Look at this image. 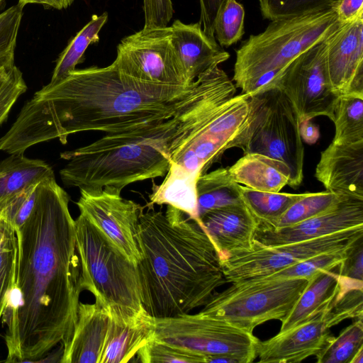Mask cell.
<instances>
[{
  "mask_svg": "<svg viewBox=\"0 0 363 363\" xmlns=\"http://www.w3.org/2000/svg\"><path fill=\"white\" fill-rule=\"evenodd\" d=\"M227 74L219 66L188 86L141 82L113 63L75 69L43 86L0 138V150L23 154L33 145L84 131L116 133L169 118L213 90Z\"/></svg>",
  "mask_w": 363,
  "mask_h": 363,
  "instance_id": "1",
  "label": "cell"
},
{
  "mask_svg": "<svg viewBox=\"0 0 363 363\" xmlns=\"http://www.w3.org/2000/svg\"><path fill=\"white\" fill-rule=\"evenodd\" d=\"M69 201L55 178L42 182L30 216L15 230L21 305L6 362H42L72 335L82 290Z\"/></svg>",
  "mask_w": 363,
  "mask_h": 363,
  "instance_id": "2",
  "label": "cell"
},
{
  "mask_svg": "<svg viewBox=\"0 0 363 363\" xmlns=\"http://www.w3.org/2000/svg\"><path fill=\"white\" fill-rule=\"evenodd\" d=\"M227 74L208 94L173 116L136 128L106 134L60 153V170L68 187L93 192L164 177L175 156L236 94Z\"/></svg>",
  "mask_w": 363,
  "mask_h": 363,
  "instance_id": "3",
  "label": "cell"
},
{
  "mask_svg": "<svg viewBox=\"0 0 363 363\" xmlns=\"http://www.w3.org/2000/svg\"><path fill=\"white\" fill-rule=\"evenodd\" d=\"M179 209L141 211L136 267L142 304L154 318L203 306L227 283L219 254L201 225Z\"/></svg>",
  "mask_w": 363,
  "mask_h": 363,
  "instance_id": "4",
  "label": "cell"
},
{
  "mask_svg": "<svg viewBox=\"0 0 363 363\" xmlns=\"http://www.w3.org/2000/svg\"><path fill=\"white\" fill-rule=\"evenodd\" d=\"M340 23L334 9L272 21L237 50L236 88L250 96L272 85L295 58L324 40Z\"/></svg>",
  "mask_w": 363,
  "mask_h": 363,
  "instance_id": "5",
  "label": "cell"
},
{
  "mask_svg": "<svg viewBox=\"0 0 363 363\" xmlns=\"http://www.w3.org/2000/svg\"><path fill=\"white\" fill-rule=\"evenodd\" d=\"M300 126L298 115L288 98L276 86H267L249 96L247 116L230 148L283 162L290 172L288 185L295 189L303 179Z\"/></svg>",
  "mask_w": 363,
  "mask_h": 363,
  "instance_id": "6",
  "label": "cell"
},
{
  "mask_svg": "<svg viewBox=\"0 0 363 363\" xmlns=\"http://www.w3.org/2000/svg\"><path fill=\"white\" fill-rule=\"evenodd\" d=\"M80 286L95 301L125 315L139 313L141 289L136 266L84 216L75 220Z\"/></svg>",
  "mask_w": 363,
  "mask_h": 363,
  "instance_id": "7",
  "label": "cell"
},
{
  "mask_svg": "<svg viewBox=\"0 0 363 363\" xmlns=\"http://www.w3.org/2000/svg\"><path fill=\"white\" fill-rule=\"evenodd\" d=\"M303 278L249 279L214 293L201 315L218 318L249 333L269 320H283L304 290Z\"/></svg>",
  "mask_w": 363,
  "mask_h": 363,
  "instance_id": "8",
  "label": "cell"
},
{
  "mask_svg": "<svg viewBox=\"0 0 363 363\" xmlns=\"http://www.w3.org/2000/svg\"><path fill=\"white\" fill-rule=\"evenodd\" d=\"M363 285L342 277L335 298L315 315L264 341L257 358L262 363H297L317 355L332 337L330 328L350 318H363Z\"/></svg>",
  "mask_w": 363,
  "mask_h": 363,
  "instance_id": "9",
  "label": "cell"
},
{
  "mask_svg": "<svg viewBox=\"0 0 363 363\" xmlns=\"http://www.w3.org/2000/svg\"><path fill=\"white\" fill-rule=\"evenodd\" d=\"M154 338L208 357L228 356L238 363L257 358L259 339L229 323L201 313L155 318Z\"/></svg>",
  "mask_w": 363,
  "mask_h": 363,
  "instance_id": "10",
  "label": "cell"
},
{
  "mask_svg": "<svg viewBox=\"0 0 363 363\" xmlns=\"http://www.w3.org/2000/svg\"><path fill=\"white\" fill-rule=\"evenodd\" d=\"M363 239V226L308 240L273 247L254 244L252 250L220 261L226 282L268 276L309 257L344 250Z\"/></svg>",
  "mask_w": 363,
  "mask_h": 363,
  "instance_id": "11",
  "label": "cell"
},
{
  "mask_svg": "<svg viewBox=\"0 0 363 363\" xmlns=\"http://www.w3.org/2000/svg\"><path fill=\"white\" fill-rule=\"evenodd\" d=\"M125 74L141 82L188 86L189 82L171 40L170 26L144 29L123 38L113 62Z\"/></svg>",
  "mask_w": 363,
  "mask_h": 363,
  "instance_id": "12",
  "label": "cell"
},
{
  "mask_svg": "<svg viewBox=\"0 0 363 363\" xmlns=\"http://www.w3.org/2000/svg\"><path fill=\"white\" fill-rule=\"evenodd\" d=\"M270 86L288 98L301 122L320 116L333 121L338 96L328 78L323 40L295 58Z\"/></svg>",
  "mask_w": 363,
  "mask_h": 363,
  "instance_id": "13",
  "label": "cell"
},
{
  "mask_svg": "<svg viewBox=\"0 0 363 363\" xmlns=\"http://www.w3.org/2000/svg\"><path fill=\"white\" fill-rule=\"evenodd\" d=\"M121 194V190L113 186L93 192L80 190L77 205L80 213L137 266L140 259L137 232L143 206L123 198Z\"/></svg>",
  "mask_w": 363,
  "mask_h": 363,
  "instance_id": "14",
  "label": "cell"
},
{
  "mask_svg": "<svg viewBox=\"0 0 363 363\" xmlns=\"http://www.w3.org/2000/svg\"><path fill=\"white\" fill-rule=\"evenodd\" d=\"M248 97L244 94L228 100L211 120L175 156L172 162L199 177L230 148L246 119Z\"/></svg>",
  "mask_w": 363,
  "mask_h": 363,
  "instance_id": "15",
  "label": "cell"
},
{
  "mask_svg": "<svg viewBox=\"0 0 363 363\" xmlns=\"http://www.w3.org/2000/svg\"><path fill=\"white\" fill-rule=\"evenodd\" d=\"M323 45L333 91L363 97V16L340 23Z\"/></svg>",
  "mask_w": 363,
  "mask_h": 363,
  "instance_id": "16",
  "label": "cell"
},
{
  "mask_svg": "<svg viewBox=\"0 0 363 363\" xmlns=\"http://www.w3.org/2000/svg\"><path fill=\"white\" fill-rule=\"evenodd\" d=\"M363 226V199L344 196L331 209L301 223L277 230L257 228L254 244L273 247L320 238Z\"/></svg>",
  "mask_w": 363,
  "mask_h": 363,
  "instance_id": "17",
  "label": "cell"
},
{
  "mask_svg": "<svg viewBox=\"0 0 363 363\" xmlns=\"http://www.w3.org/2000/svg\"><path fill=\"white\" fill-rule=\"evenodd\" d=\"M199 221L217 249L220 261L252 250L259 222L244 204L208 211Z\"/></svg>",
  "mask_w": 363,
  "mask_h": 363,
  "instance_id": "18",
  "label": "cell"
},
{
  "mask_svg": "<svg viewBox=\"0 0 363 363\" xmlns=\"http://www.w3.org/2000/svg\"><path fill=\"white\" fill-rule=\"evenodd\" d=\"M315 177L325 191L363 199V142L331 143L320 153Z\"/></svg>",
  "mask_w": 363,
  "mask_h": 363,
  "instance_id": "19",
  "label": "cell"
},
{
  "mask_svg": "<svg viewBox=\"0 0 363 363\" xmlns=\"http://www.w3.org/2000/svg\"><path fill=\"white\" fill-rule=\"evenodd\" d=\"M110 321L108 309L95 301L79 302L69 340L62 346L61 363H101Z\"/></svg>",
  "mask_w": 363,
  "mask_h": 363,
  "instance_id": "20",
  "label": "cell"
},
{
  "mask_svg": "<svg viewBox=\"0 0 363 363\" xmlns=\"http://www.w3.org/2000/svg\"><path fill=\"white\" fill-rule=\"evenodd\" d=\"M170 28L172 45L191 82L230 57L199 22L186 24L177 19Z\"/></svg>",
  "mask_w": 363,
  "mask_h": 363,
  "instance_id": "21",
  "label": "cell"
},
{
  "mask_svg": "<svg viewBox=\"0 0 363 363\" xmlns=\"http://www.w3.org/2000/svg\"><path fill=\"white\" fill-rule=\"evenodd\" d=\"M108 311V331L101 363L128 362L154 337L155 318L145 309L132 315Z\"/></svg>",
  "mask_w": 363,
  "mask_h": 363,
  "instance_id": "22",
  "label": "cell"
},
{
  "mask_svg": "<svg viewBox=\"0 0 363 363\" xmlns=\"http://www.w3.org/2000/svg\"><path fill=\"white\" fill-rule=\"evenodd\" d=\"M338 266L330 270H320L308 280L291 311L281 321L279 332L286 331L305 322L335 298L342 281Z\"/></svg>",
  "mask_w": 363,
  "mask_h": 363,
  "instance_id": "23",
  "label": "cell"
},
{
  "mask_svg": "<svg viewBox=\"0 0 363 363\" xmlns=\"http://www.w3.org/2000/svg\"><path fill=\"white\" fill-rule=\"evenodd\" d=\"M228 172L237 183L261 191L279 192L290 179L285 164L256 153L244 154L228 168Z\"/></svg>",
  "mask_w": 363,
  "mask_h": 363,
  "instance_id": "24",
  "label": "cell"
},
{
  "mask_svg": "<svg viewBox=\"0 0 363 363\" xmlns=\"http://www.w3.org/2000/svg\"><path fill=\"white\" fill-rule=\"evenodd\" d=\"M163 182L154 184L150 202L147 206L167 204L184 213L198 221L196 182L197 177L172 162Z\"/></svg>",
  "mask_w": 363,
  "mask_h": 363,
  "instance_id": "25",
  "label": "cell"
},
{
  "mask_svg": "<svg viewBox=\"0 0 363 363\" xmlns=\"http://www.w3.org/2000/svg\"><path fill=\"white\" fill-rule=\"evenodd\" d=\"M55 178L52 168L45 161L11 154L0 161V205L31 185Z\"/></svg>",
  "mask_w": 363,
  "mask_h": 363,
  "instance_id": "26",
  "label": "cell"
},
{
  "mask_svg": "<svg viewBox=\"0 0 363 363\" xmlns=\"http://www.w3.org/2000/svg\"><path fill=\"white\" fill-rule=\"evenodd\" d=\"M240 186L231 177L226 167H220L200 175L196 182L199 219L208 211L243 204Z\"/></svg>",
  "mask_w": 363,
  "mask_h": 363,
  "instance_id": "27",
  "label": "cell"
},
{
  "mask_svg": "<svg viewBox=\"0 0 363 363\" xmlns=\"http://www.w3.org/2000/svg\"><path fill=\"white\" fill-rule=\"evenodd\" d=\"M108 20V13L93 15L91 20L70 40L56 61L50 83L56 82L76 69L84 60V54L91 43L99 41V32Z\"/></svg>",
  "mask_w": 363,
  "mask_h": 363,
  "instance_id": "28",
  "label": "cell"
},
{
  "mask_svg": "<svg viewBox=\"0 0 363 363\" xmlns=\"http://www.w3.org/2000/svg\"><path fill=\"white\" fill-rule=\"evenodd\" d=\"M243 204L259 222L258 225L274 224L303 194H289L257 191L240 186Z\"/></svg>",
  "mask_w": 363,
  "mask_h": 363,
  "instance_id": "29",
  "label": "cell"
},
{
  "mask_svg": "<svg viewBox=\"0 0 363 363\" xmlns=\"http://www.w3.org/2000/svg\"><path fill=\"white\" fill-rule=\"evenodd\" d=\"M332 121L335 125L332 143L350 145L363 142V97L351 94L338 96Z\"/></svg>",
  "mask_w": 363,
  "mask_h": 363,
  "instance_id": "30",
  "label": "cell"
},
{
  "mask_svg": "<svg viewBox=\"0 0 363 363\" xmlns=\"http://www.w3.org/2000/svg\"><path fill=\"white\" fill-rule=\"evenodd\" d=\"M344 196L328 191L305 193L274 224L268 226L258 225L257 228L277 230L294 225L331 209Z\"/></svg>",
  "mask_w": 363,
  "mask_h": 363,
  "instance_id": "31",
  "label": "cell"
},
{
  "mask_svg": "<svg viewBox=\"0 0 363 363\" xmlns=\"http://www.w3.org/2000/svg\"><path fill=\"white\" fill-rule=\"evenodd\" d=\"M363 347V318L345 328L337 337L332 336L317 354L318 363H351L355 354Z\"/></svg>",
  "mask_w": 363,
  "mask_h": 363,
  "instance_id": "32",
  "label": "cell"
},
{
  "mask_svg": "<svg viewBox=\"0 0 363 363\" xmlns=\"http://www.w3.org/2000/svg\"><path fill=\"white\" fill-rule=\"evenodd\" d=\"M16 252L15 228L0 213V318L14 279Z\"/></svg>",
  "mask_w": 363,
  "mask_h": 363,
  "instance_id": "33",
  "label": "cell"
},
{
  "mask_svg": "<svg viewBox=\"0 0 363 363\" xmlns=\"http://www.w3.org/2000/svg\"><path fill=\"white\" fill-rule=\"evenodd\" d=\"M339 1L259 0V4L263 18L272 21L333 9Z\"/></svg>",
  "mask_w": 363,
  "mask_h": 363,
  "instance_id": "34",
  "label": "cell"
},
{
  "mask_svg": "<svg viewBox=\"0 0 363 363\" xmlns=\"http://www.w3.org/2000/svg\"><path fill=\"white\" fill-rule=\"evenodd\" d=\"M353 246L344 250L322 253L309 257L302 262L259 279H278L303 278L309 280L320 270L333 269L340 265L346 259Z\"/></svg>",
  "mask_w": 363,
  "mask_h": 363,
  "instance_id": "35",
  "label": "cell"
},
{
  "mask_svg": "<svg viewBox=\"0 0 363 363\" xmlns=\"http://www.w3.org/2000/svg\"><path fill=\"white\" fill-rule=\"evenodd\" d=\"M143 363H207V357L173 345L150 340L138 352Z\"/></svg>",
  "mask_w": 363,
  "mask_h": 363,
  "instance_id": "36",
  "label": "cell"
},
{
  "mask_svg": "<svg viewBox=\"0 0 363 363\" xmlns=\"http://www.w3.org/2000/svg\"><path fill=\"white\" fill-rule=\"evenodd\" d=\"M245 9L236 0H228L219 13L214 26V37L221 47H229L244 33Z\"/></svg>",
  "mask_w": 363,
  "mask_h": 363,
  "instance_id": "37",
  "label": "cell"
},
{
  "mask_svg": "<svg viewBox=\"0 0 363 363\" xmlns=\"http://www.w3.org/2000/svg\"><path fill=\"white\" fill-rule=\"evenodd\" d=\"M23 9L17 4L0 13V66L9 70L15 66L14 53Z\"/></svg>",
  "mask_w": 363,
  "mask_h": 363,
  "instance_id": "38",
  "label": "cell"
},
{
  "mask_svg": "<svg viewBox=\"0 0 363 363\" xmlns=\"http://www.w3.org/2000/svg\"><path fill=\"white\" fill-rule=\"evenodd\" d=\"M40 183L19 191L0 205V213L13 225L15 230L21 226L30 216Z\"/></svg>",
  "mask_w": 363,
  "mask_h": 363,
  "instance_id": "39",
  "label": "cell"
},
{
  "mask_svg": "<svg viewBox=\"0 0 363 363\" xmlns=\"http://www.w3.org/2000/svg\"><path fill=\"white\" fill-rule=\"evenodd\" d=\"M27 85L23 73L16 65L6 79L0 82V125L6 120L18 99L26 92Z\"/></svg>",
  "mask_w": 363,
  "mask_h": 363,
  "instance_id": "40",
  "label": "cell"
},
{
  "mask_svg": "<svg viewBox=\"0 0 363 363\" xmlns=\"http://www.w3.org/2000/svg\"><path fill=\"white\" fill-rule=\"evenodd\" d=\"M144 29H153L168 26L174 9L171 0H143Z\"/></svg>",
  "mask_w": 363,
  "mask_h": 363,
  "instance_id": "41",
  "label": "cell"
},
{
  "mask_svg": "<svg viewBox=\"0 0 363 363\" xmlns=\"http://www.w3.org/2000/svg\"><path fill=\"white\" fill-rule=\"evenodd\" d=\"M338 272L342 277L363 281V239L351 248L346 259L338 266Z\"/></svg>",
  "mask_w": 363,
  "mask_h": 363,
  "instance_id": "42",
  "label": "cell"
},
{
  "mask_svg": "<svg viewBox=\"0 0 363 363\" xmlns=\"http://www.w3.org/2000/svg\"><path fill=\"white\" fill-rule=\"evenodd\" d=\"M228 0H199L200 21L203 31L214 38V26L216 18Z\"/></svg>",
  "mask_w": 363,
  "mask_h": 363,
  "instance_id": "43",
  "label": "cell"
},
{
  "mask_svg": "<svg viewBox=\"0 0 363 363\" xmlns=\"http://www.w3.org/2000/svg\"><path fill=\"white\" fill-rule=\"evenodd\" d=\"M341 23L363 16V0H340L333 9Z\"/></svg>",
  "mask_w": 363,
  "mask_h": 363,
  "instance_id": "44",
  "label": "cell"
},
{
  "mask_svg": "<svg viewBox=\"0 0 363 363\" xmlns=\"http://www.w3.org/2000/svg\"><path fill=\"white\" fill-rule=\"evenodd\" d=\"M300 130L302 140L308 143H315L319 137L318 126L312 123L311 121L301 122Z\"/></svg>",
  "mask_w": 363,
  "mask_h": 363,
  "instance_id": "45",
  "label": "cell"
},
{
  "mask_svg": "<svg viewBox=\"0 0 363 363\" xmlns=\"http://www.w3.org/2000/svg\"><path fill=\"white\" fill-rule=\"evenodd\" d=\"M351 363H363V347L355 354Z\"/></svg>",
  "mask_w": 363,
  "mask_h": 363,
  "instance_id": "46",
  "label": "cell"
},
{
  "mask_svg": "<svg viewBox=\"0 0 363 363\" xmlns=\"http://www.w3.org/2000/svg\"><path fill=\"white\" fill-rule=\"evenodd\" d=\"M10 70L7 69L6 68H5L4 67L0 66V82H1L2 81H4L5 79L7 78Z\"/></svg>",
  "mask_w": 363,
  "mask_h": 363,
  "instance_id": "47",
  "label": "cell"
},
{
  "mask_svg": "<svg viewBox=\"0 0 363 363\" xmlns=\"http://www.w3.org/2000/svg\"><path fill=\"white\" fill-rule=\"evenodd\" d=\"M18 4L24 7L29 4H40V0H18Z\"/></svg>",
  "mask_w": 363,
  "mask_h": 363,
  "instance_id": "48",
  "label": "cell"
},
{
  "mask_svg": "<svg viewBox=\"0 0 363 363\" xmlns=\"http://www.w3.org/2000/svg\"><path fill=\"white\" fill-rule=\"evenodd\" d=\"M4 0H0V6L1 5L2 2L4 1Z\"/></svg>",
  "mask_w": 363,
  "mask_h": 363,
  "instance_id": "49",
  "label": "cell"
}]
</instances>
